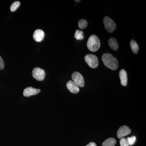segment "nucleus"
Listing matches in <instances>:
<instances>
[{"label":"nucleus","mask_w":146,"mask_h":146,"mask_svg":"<svg viewBox=\"0 0 146 146\" xmlns=\"http://www.w3.org/2000/svg\"><path fill=\"white\" fill-rule=\"evenodd\" d=\"M119 78L121 79V83L123 86H126L127 83V73L123 69H122L119 72Z\"/></svg>","instance_id":"11"},{"label":"nucleus","mask_w":146,"mask_h":146,"mask_svg":"<svg viewBox=\"0 0 146 146\" xmlns=\"http://www.w3.org/2000/svg\"><path fill=\"white\" fill-rule=\"evenodd\" d=\"M116 141L115 138H108L103 143L102 146H115Z\"/></svg>","instance_id":"13"},{"label":"nucleus","mask_w":146,"mask_h":146,"mask_svg":"<svg viewBox=\"0 0 146 146\" xmlns=\"http://www.w3.org/2000/svg\"><path fill=\"white\" fill-rule=\"evenodd\" d=\"M87 46L91 52H95L98 51L100 46L99 38L96 35H91L87 41Z\"/></svg>","instance_id":"2"},{"label":"nucleus","mask_w":146,"mask_h":146,"mask_svg":"<svg viewBox=\"0 0 146 146\" xmlns=\"http://www.w3.org/2000/svg\"><path fill=\"white\" fill-rule=\"evenodd\" d=\"M21 3L19 1H16L13 3L10 7V10L12 12H14L18 8L20 5Z\"/></svg>","instance_id":"17"},{"label":"nucleus","mask_w":146,"mask_h":146,"mask_svg":"<svg viewBox=\"0 0 146 146\" xmlns=\"http://www.w3.org/2000/svg\"><path fill=\"white\" fill-rule=\"evenodd\" d=\"M86 146H97V145L94 142H91V143L88 144V145H86Z\"/></svg>","instance_id":"21"},{"label":"nucleus","mask_w":146,"mask_h":146,"mask_svg":"<svg viewBox=\"0 0 146 146\" xmlns=\"http://www.w3.org/2000/svg\"><path fill=\"white\" fill-rule=\"evenodd\" d=\"M88 23L86 20L84 19H81L78 22V27L82 29H85L87 27Z\"/></svg>","instance_id":"16"},{"label":"nucleus","mask_w":146,"mask_h":146,"mask_svg":"<svg viewBox=\"0 0 146 146\" xmlns=\"http://www.w3.org/2000/svg\"><path fill=\"white\" fill-rule=\"evenodd\" d=\"M44 33L42 30H36L33 33V39L36 42H41L44 39Z\"/></svg>","instance_id":"10"},{"label":"nucleus","mask_w":146,"mask_h":146,"mask_svg":"<svg viewBox=\"0 0 146 146\" xmlns=\"http://www.w3.org/2000/svg\"><path fill=\"white\" fill-rule=\"evenodd\" d=\"M108 45L112 49L116 51L119 48V45L117 41L115 38L111 37L108 40Z\"/></svg>","instance_id":"12"},{"label":"nucleus","mask_w":146,"mask_h":146,"mask_svg":"<svg viewBox=\"0 0 146 146\" xmlns=\"http://www.w3.org/2000/svg\"><path fill=\"white\" fill-rule=\"evenodd\" d=\"M130 46L132 52L135 54L138 53V50H139V46L135 40H131V41Z\"/></svg>","instance_id":"14"},{"label":"nucleus","mask_w":146,"mask_h":146,"mask_svg":"<svg viewBox=\"0 0 146 146\" xmlns=\"http://www.w3.org/2000/svg\"><path fill=\"white\" fill-rule=\"evenodd\" d=\"M45 75L44 70L40 68H35L33 70V77L38 81H43L44 79Z\"/></svg>","instance_id":"5"},{"label":"nucleus","mask_w":146,"mask_h":146,"mask_svg":"<svg viewBox=\"0 0 146 146\" xmlns=\"http://www.w3.org/2000/svg\"><path fill=\"white\" fill-rule=\"evenodd\" d=\"M126 139L129 145H132L135 143L136 138V136H133L131 137H128Z\"/></svg>","instance_id":"18"},{"label":"nucleus","mask_w":146,"mask_h":146,"mask_svg":"<svg viewBox=\"0 0 146 146\" xmlns=\"http://www.w3.org/2000/svg\"><path fill=\"white\" fill-rule=\"evenodd\" d=\"M102 60L107 68L112 70H115L118 68V61L117 58L111 54L105 53L102 56Z\"/></svg>","instance_id":"1"},{"label":"nucleus","mask_w":146,"mask_h":146,"mask_svg":"<svg viewBox=\"0 0 146 146\" xmlns=\"http://www.w3.org/2000/svg\"><path fill=\"white\" fill-rule=\"evenodd\" d=\"M5 67L4 62L3 58L0 56V70H3Z\"/></svg>","instance_id":"20"},{"label":"nucleus","mask_w":146,"mask_h":146,"mask_svg":"<svg viewBox=\"0 0 146 146\" xmlns=\"http://www.w3.org/2000/svg\"><path fill=\"white\" fill-rule=\"evenodd\" d=\"M104 24L106 31L109 33H112L116 28V25L111 18L106 16L104 18Z\"/></svg>","instance_id":"4"},{"label":"nucleus","mask_w":146,"mask_h":146,"mask_svg":"<svg viewBox=\"0 0 146 146\" xmlns=\"http://www.w3.org/2000/svg\"><path fill=\"white\" fill-rule=\"evenodd\" d=\"M131 133V130L128 126H123L119 129L117 133L118 138H121L124 136H127Z\"/></svg>","instance_id":"7"},{"label":"nucleus","mask_w":146,"mask_h":146,"mask_svg":"<svg viewBox=\"0 0 146 146\" xmlns=\"http://www.w3.org/2000/svg\"><path fill=\"white\" fill-rule=\"evenodd\" d=\"M120 144L121 146H129L128 144L127 141V139L125 138H121Z\"/></svg>","instance_id":"19"},{"label":"nucleus","mask_w":146,"mask_h":146,"mask_svg":"<svg viewBox=\"0 0 146 146\" xmlns=\"http://www.w3.org/2000/svg\"><path fill=\"white\" fill-rule=\"evenodd\" d=\"M39 89H35L31 87H29L25 89L23 92V95L25 97H30L39 94L40 92Z\"/></svg>","instance_id":"9"},{"label":"nucleus","mask_w":146,"mask_h":146,"mask_svg":"<svg viewBox=\"0 0 146 146\" xmlns=\"http://www.w3.org/2000/svg\"><path fill=\"white\" fill-rule=\"evenodd\" d=\"M72 81L79 87H82L84 86V81L83 77L78 72H74L72 74Z\"/></svg>","instance_id":"6"},{"label":"nucleus","mask_w":146,"mask_h":146,"mask_svg":"<svg viewBox=\"0 0 146 146\" xmlns=\"http://www.w3.org/2000/svg\"><path fill=\"white\" fill-rule=\"evenodd\" d=\"M74 37L77 40H82L84 38L83 35V32L82 31L77 30L74 35Z\"/></svg>","instance_id":"15"},{"label":"nucleus","mask_w":146,"mask_h":146,"mask_svg":"<svg viewBox=\"0 0 146 146\" xmlns=\"http://www.w3.org/2000/svg\"><path fill=\"white\" fill-rule=\"evenodd\" d=\"M67 88L72 94H77L80 91L79 87L72 80H70L66 84Z\"/></svg>","instance_id":"8"},{"label":"nucleus","mask_w":146,"mask_h":146,"mask_svg":"<svg viewBox=\"0 0 146 146\" xmlns=\"http://www.w3.org/2000/svg\"><path fill=\"white\" fill-rule=\"evenodd\" d=\"M75 1L76 2L79 3L80 2V0H79V1H76H76Z\"/></svg>","instance_id":"22"},{"label":"nucleus","mask_w":146,"mask_h":146,"mask_svg":"<svg viewBox=\"0 0 146 146\" xmlns=\"http://www.w3.org/2000/svg\"><path fill=\"white\" fill-rule=\"evenodd\" d=\"M85 61L90 68L95 69L98 66V59L96 55L88 54L84 57Z\"/></svg>","instance_id":"3"}]
</instances>
